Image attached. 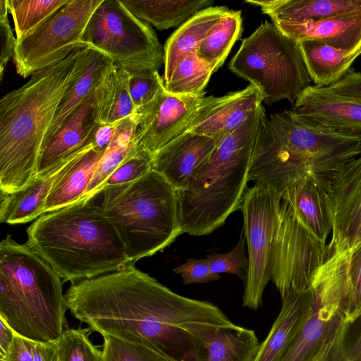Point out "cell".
<instances>
[{
    "mask_svg": "<svg viewBox=\"0 0 361 361\" xmlns=\"http://www.w3.org/2000/svg\"><path fill=\"white\" fill-rule=\"evenodd\" d=\"M65 297L89 329L176 361H197L200 345L231 324L217 306L174 293L134 264L72 283Z\"/></svg>",
    "mask_w": 361,
    "mask_h": 361,
    "instance_id": "obj_1",
    "label": "cell"
},
{
    "mask_svg": "<svg viewBox=\"0 0 361 361\" xmlns=\"http://www.w3.org/2000/svg\"><path fill=\"white\" fill-rule=\"evenodd\" d=\"M85 44L34 73L0 100V190L11 193L36 177L39 154L57 109L84 64Z\"/></svg>",
    "mask_w": 361,
    "mask_h": 361,
    "instance_id": "obj_2",
    "label": "cell"
},
{
    "mask_svg": "<svg viewBox=\"0 0 361 361\" xmlns=\"http://www.w3.org/2000/svg\"><path fill=\"white\" fill-rule=\"evenodd\" d=\"M360 156L361 133L337 131L286 110L266 118L248 180L281 195L305 179H329Z\"/></svg>",
    "mask_w": 361,
    "mask_h": 361,
    "instance_id": "obj_3",
    "label": "cell"
},
{
    "mask_svg": "<svg viewBox=\"0 0 361 361\" xmlns=\"http://www.w3.org/2000/svg\"><path fill=\"white\" fill-rule=\"evenodd\" d=\"M25 244L72 283L133 264L115 227L94 197L45 213L27 229Z\"/></svg>",
    "mask_w": 361,
    "mask_h": 361,
    "instance_id": "obj_4",
    "label": "cell"
},
{
    "mask_svg": "<svg viewBox=\"0 0 361 361\" xmlns=\"http://www.w3.org/2000/svg\"><path fill=\"white\" fill-rule=\"evenodd\" d=\"M267 117L260 105L216 145L187 185L177 191L183 233L207 235L240 209L255 143Z\"/></svg>",
    "mask_w": 361,
    "mask_h": 361,
    "instance_id": "obj_5",
    "label": "cell"
},
{
    "mask_svg": "<svg viewBox=\"0 0 361 361\" xmlns=\"http://www.w3.org/2000/svg\"><path fill=\"white\" fill-rule=\"evenodd\" d=\"M61 279L29 246L8 235L0 243V318L31 341H58L68 310Z\"/></svg>",
    "mask_w": 361,
    "mask_h": 361,
    "instance_id": "obj_6",
    "label": "cell"
},
{
    "mask_svg": "<svg viewBox=\"0 0 361 361\" xmlns=\"http://www.w3.org/2000/svg\"><path fill=\"white\" fill-rule=\"evenodd\" d=\"M99 193V205L133 264L163 250L183 233L177 190L154 170L133 182L104 188Z\"/></svg>",
    "mask_w": 361,
    "mask_h": 361,
    "instance_id": "obj_7",
    "label": "cell"
},
{
    "mask_svg": "<svg viewBox=\"0 0 361 361\" xmlns=\"http://www.w3.org/2000/svg\"><path fill=\"white\" fill-rule=\"evenodd\" d=\"M228 67L256 87L267 104L283 99L294 104L311 85L298 42L273 22L262 23L243 40Z\"/></svg>",
    "mask_w": 361,
    "mask_h": 361,
    "instance_id": "obj_8",
    "label": "cell"
},
{
    "mask_svg": "<svg viewBox=\"0 0 361 361\" xmlns=\"http://www.w3.org/2000/svg\"><path fill=\"white\" fill-rule=\"evenodd\" d=\"M82 43L129 72L158 71L164 64V47L151 25L120 0H102L88 21Z\"/></svg>",
    "mask_w": 361,
    "mask_h": 361,
    "instance_id": "obj_9",
    "label": "cell"
},
{
    "mask_svg": "<svg viewBox=\"0 0 361 361\" xmlns=\"http://www.w3.org/2000/svg\"><path fill=\"white\" fill-rule=\"evenodd\" d=\"M102 0H71L49 18L16 39L13 63L23 78L66 58L82 43L86 26Z\"/></svg>",
    "mask_w": 361,
    "mask_h": 361,
    "instance_id": "obj_10",
    "label": "cell"
},
{
    "mask_svg": "<svg viewBox=\"0 0 361 361\" xmlns=\"http://www.w3.org/2000/svg\"><path fill=\"white\" fill-rule=\"evenodd\" d=\"M330 256L328 245L281 199L272 255V281L281 298L290 290L309 288L314 273Z\"/></svg>",
    "mask_w": 361,
    "mask_h": 361,
    "instance_id": "obj_11",
    "label": "cell"
},
{
    "mask_svg": "<svg viewBox=\"0 0 361 361\" xmlns=\"http://www.w3.org/2000/svg\"><path fill=\"white\" fill-rule=\"evenodd\" d=\"M281 202L279 192L253 185L245 191L240 208L249 261L243 302L250 309L262 305L264 290L272 280V255Z\"/></svg>",
    "mask_w": 361,
    "mask_h": 361,
    "instance_id": "obj_12",
    "label": "cell"
},
{
    "mask_svg": "<svg viewBox=\"0 0 361 361\" xmlns=\"http://www.w3.org/2000/svg\"><path fill=\"white\" fill-rule=\"evenodd\" d=\"M204 95H175L164 88L152 102L135 113L133 140L136 146L153 157L185 130Z\"/></svg>",
    "mask_w": 361,
    "mask_h": 361,
    "instance_id": "obj_13",
    "label": "cell"
},
{
    "mask_svg": "<svg viewBox=\"0 0 361 361\" xmlns=\"http://www.w3.org/2000/svg\"><path fill=\"white\" fill-rule=\"evenodd\" d=\"M327 195L331 255L350 250L361 243V156L328 180Z\"/></svg>",
    "mask_w": 361,
    "mask_h": 361,
    "instance_id": "obj_14",
    "label": "cell"
},
{
    "mask_svg": "<svg viewBox=\"0 0 361 361\" xmlns=\"http://www.w3.org/2000/svg\"><path fill=\"white\" fill-rule=\"evenodd\" d=\"M346 325L345 315L338 304L312 291L309 315L281 361H334Z\"/></svg>",
    "mask_w": 361,
    "mask_h": 361,
    "instance_id": "obj_15",
    "label": "cell"
},
{
    "mask_svg": "<svg viewBox=\"0 0 361 361\" xmlns=\"http://www.w3.org/2000/svg\"><path fill=\"white\" fill-rule=\"evenodd\" d=\"M262 102L260 92L252 85L221 97H204L183 132L212 137L218 145L238 129Z\"/></svg>",
    "mask_w": 361,
    "mask_h": 361,
    "instance_id": "obj_16",
    "label": "cell"
},
{
    "mask_svg": "<svg viewBox=\"0 0 361 361\" xmlns=\"http://www.w3.org/2000/svg\"><path fill=\"white\" fill-rule=\"evenodd\" d=\"M310 287L338 302L346 322L361 316V243L333 253L314 273Z\"/></svg>",
    "mask_w": 361,
    "mask_h": 361,
    "instance_id": "obj_17",
    "label": "cell"
},
{
    "mask_svg": "<svg viewBox=\"0 0 361 361\" xmlns=\"http://www.w3.org/2000/svg\"><path fill=\"white\" fill-rule=\"evenodd\" d=\"M216 145L212 137L183 132L153 155L151 169L161 174L177 191L183 190Z\"/></svg>",
    "mask_w": 361,
    "mask_h": 361,
    "instance_id": "obj_18",
    "label": "cell"
},
{
    "mask_svg": "<svg viewBox=\"0 0 361 361\" xmlns=\"http://www.w3.org/2000/svg\"><path fill=\"white\" fill-rule=\"evenodd\" d=\"M291 111L329 128L361 133V99L310 85L298 97Z\"/></svg>",
    "mask_w": 361,
    "mask_h": 361,
    "instance_id": "obj_19",
    "label": "cell"
},
{
    "mask_svg": "<svg viewBox=\"0 0 361 361\" xmlns=\"http://www.w3.org/2000/svg\"><path fill=\"white\" fill-rule=\"evenodd\" d=\"M94 109V94L92 92L69 115L59 131L42 149L36 177L44 176L73 154L92 143L98 125Z\"/></svg>",
    "mask_w": 361,
    "mask_h": 361,
    "instance_id": "obj_20",
    "label": "cell"
},
{
    "mask_svg": "<svg viewBox=\"0 0 361 361\" xmlns=\"http://www.w3.org/2000/svg\"><path fill=\"white\" fill-rule=\"evenodd\" d=\"M281 299V311L266 339L260 344L255 361H281L309 315L312 305L310 288L290 290Z\"/></svg>",
    "mask_w": 361,
    "mask_h": 361,
    "instance_id": "obj_21",
    "label": "cell"
},
{
    "mask_svg": "<svg viewBox=\"0 0 361 361\" xmlns=\"http://www.w3.org/2000/svg\"><path fill=\"white\" fill-rule=\"evenodd\" d=\"M273 23L297 42L317 40L345 51L361 48V11L317 21Z\"/></svg>",
    "mask_w": 361,
    "mask_h": 361,
    "instance_id": "obj_22",
    "label": "cell"
},
{
    "mask_svg": "<svg viewBox=\"0 0 361 361\" xmlns=\"http://www.w3.org/2000/svg\"><path fill=\"white\" fill-rule=\"evenodd\" d=\"M104 152L91 143L73 154L54 180L46 202L45 213L83 199Z\"/></svg>",
    "mask_w": 361,
    "mask_h": 361,
    "instance_id": "obj_23",
    "label": "cell"
},
{
    "mask_svg": "<svg viewBox=\"0 0 361 361\" xmlns=\"http://www.w3.org/2000/svg\"><path fill=\"white\" fill-rule=\"evenodd\" d=\"M328 180L305 179L292 185L281 194V199L296 209L314 235L324 244L332 231L327 195Z\"/></svg>",
    "mask_w": 361,
    "mask_h": 361,
    "instance_id": "obj_24",
    "label": "cell"
},
{
    "mask_svg": "<svg viewBox=\"0 0 361 361\" xmlns=\"http://www.w3.org/2000/svg\"><path fill=\"white\" fill-rule=\"evenodd\" d=\"M272 22L317 21L361 11V0H246Z\"/></svg>",
    "mask_w": 361,
    "mask_h": 361,
    "instance_id": "obj_25",
    "label": "cell"
},
{
    "mask_svg": "<svg viewBox=\"0 0 361 361\" xmlns=\"http://www.w3.org/2000/svg\"><path fill=\"white\" fill-rule=\"evenodd\" d=\"M230 10L211 6L191 17L173 32L164 45V80H168L177 65L197 51L201 42Z\"/></svg>",
    "mask_w": 361,
    "mask_h": 361,
    "instance_id": "obj_26",
    "label": "cell"
},
{
    "mask_svg": "<svg viewBox=\"0 0 361 361\" xmlns=\"http://www.w3.org/2000/svg\"><path fill=\"white\" fill-rule=\"evenodd\" d=\"M71 156L44 176L36 177L25 188L11 193L1 192L0 221L24 224L45 214L46 202L52 185Z\"/></svg>",
    "mask_w": 361,
    "mask_h": 361,
    "instance_id": "obj_27",
    "label": "cell"
},
{
    "mask_svg": "<svg viewBox=\"0 0 361 361\" xmlns=\"http://www.w3.org/2000/svg\"><path fill=\"white\" fill-rule=\"evenodd\" d=\"M298 44L309 77L319 87L342 79L361 54V48L345 51L317 40H304Z\"/></svg>",
    "mask_w": 361,
    "mask_h": 361,
    "instance_id": "obj_28",
    "label": "cell"
},
{
    "mask_svg": "<svg viewBox=\"0 0 361 361\" xmlns=\"http://www.w3.org/2000/svg\"><path fill=\"white\" fill-rule=\"evenodd\" d=\"M129 71L113 63L94 91L98 124H115L135 114L128 87Z\"/></svg>",
    "mask_w": 361,
    "mask_h": 361,
    "instance_id": "obj_29",
    "label": "cell"
},
{
    "mask_svg": "<svg viewBox=\"0 0 361 361\" xmlns=\"http://www.w3.org/2000/svg\"><path fill=\"white\" fill-rule=\"evenodd\" d=\"M83 58V68L62 99L42 148L59 131L69 115L94 92L107 69L114 63L104 53L87 45L85 47Z\"/></svg>",
    "mask_w": 361,
    "mask_h": 361,
    "instance_id": "obj_30",
    "label": "cell"
},
{
    "mask_svg": "<svg viewBox=\"0 0 361 361\" xmlns=\"http://www.w3.org/2000/svg\"><path fill=\"white\" fill-rule=\"evenodd\" d=\"M135 16L158 30L182 25L200 11L212 6L211 0H120Z\"/></svg>",
    "mask_w": 361,
    "mask_h": 361,
    "instance_id": "obj_31",
    "label": "cell"
},
{
    "mask_svg": "<svg viewBox=\"0 0 361 361\" xmlns=\"http://www.w3.org/2000/svg\"><path fill=\"white\" fill-rule=\"evenodd\" d=\"M259 346L253 330L235 325L204 341L199 348L197 361H255Z\"/></svg>",
    "mask_w": 361,
    "mask_h": 361,
    "instance_id": "obj_32",
    "label": "cell"
},
{
    "mask_svg": "<svg viewBox=\"0 0 361 361\" xmlns=\"http://www.w3.org/2000/svg\"><path fill=\"white\" fill-rule=\"evenodd\" d=\"M135 126V114L118 123L111 144L96 167L84 198L96 197L108 177L126 158L135 144L133 138Z\"/></svg>",
    "mask_w": 361,
    "mask_h": 361,
    "instance_id": "obj_33",
    "label": "cell"
},
{
    "mask_svg": "<svg viewBox=\"0 0 361 361\" xmlns=\"http://www.w3.org/2000/svg\"><path fill=\"white\" fill-rule=\"evenodd\" d=\"M241 33V12L230 10L201 42L197 55L208 63L214 73L224 63Z\"/></svg>",
    "mask_w": 361,
    "mask_h": 361,
    "instance_id": "obj_34",
    "label": "cell"
},
{
    "mask_svg": "<svg viewBox=\"0 0 361 361\" xmlns=\"http://www.w3.org/2000/svg\"><path fill=\"white\" fill-rule=\"evenodd\" d=\"M212 67L192 53L175 68L169 79L164 82L166 90L180 96H197L204 94L212 73Z\"/></svg>",
    "mask_w": 361,
    "mask_h": 361,
    "instance_id": "obj_35",
    "label": "cell"
},
{
    "mask_svg": "<svg viewBox=\"0 0 361 361\" xmlns=\"http://www.w3.org/2000/svg\"><path fill=\"white\" fill-rule=\"evenodd\" d=\"M71 0H6L16 39L44 23Z\"/></svg>",
    "mask_w": 361,
    "mask_h": 361,
    "instance_id": "obj_36",
    "label": "cell"
},
{
    "mask_svg": "<svg viewBox=\"0 0 361 361\" xmlns=\"http://www.w3.org/2000/svg\"><path fill=\"white\" fill-rule=\"evenodd\" d=\"M89 329H66L57 341L61 361H103L102 350L88 338Z\"/></svg>",
    "mask_w": 361,
    "mask_h": 361,
    "instance_id": "obj_37",
    "label": "cell"
},
{
    "mask_svg": "<svg viewBox=\"0 0 361 361\" xmlns=\"http://www.w3.org/2000/svg\"><path fill=\"white\" fill-rule=\"evenodd\" d=\"M103 361H176L146 346L104 337Z\"/></svg>",
    "mask_w": 361,
    "mask_h": 361,
    "instance_id": "obj_38",
    "label": "cell"
},
{
    "mask_svg": "<svg viewBox=\"0 0 361 361\" xmlns=\"http://www.w3.org/2000/svg\"><path fill=\"white\" fill-rule=\"evenodd\" d=\"M152 159V156L149 153L134 144L126 158L104 183L100 192L109 186L125 184L139 179L151 170Z\"/></svg>",
    "mask_w": 361,
    "mask_h": 361,
    "instance_id": "obj_39",
    "label": "cell"
},
{
    "mask_svg": "<svg viewBox=\"0 0 361 361\" xmlns=\"http://www.w3.org/2000/svg\"><path fill=\"white\" fill-rule=\"evenodd\" d=\"M128 87L136 113L152 102L165 86L158 71L148 70L129 72Z\"/></svg>",
    "mask_w": 361,
    "mask_h": 361,
    "instance_id": "obj_40",
    "label": "cell"
},
{
    "mask_svg": "<svg viewBox=\"0 0 361 361\" xmlns=\"http://www.w3.org/2000/svg\"><path fill=\"white\" fill-rule=\"evenodd\" d=\"M245 243L246 239L243 231L238 243L231 251L208 255L207 259L211 271L216 274H234L245 283L249 267Z\"/></svg>",
    "mask_w": 361,
    "mask_h": 361,
    "instance_id": "obj_41",
    "label": "cell"
},
{
    "mask_svg": "<svg viewBox=\"0 0 361 361\" xmlns=\"http://www.w3.org/2000/svg\"><path fill=\"white\" fill-rule=\"evenodd\" d=\"M176 274L180 275L185 285L203 283L216 281L219 274H214L206 259L190 258L173 269Z\"/></svg>",
    "mask_w": 361,
    "mask_h": 361,
    "instance_id": "obj_42",
    "label": "cell"
},
{
    "mask_svg": "<svg viewBox=\"0 0 361 361\" xmlns=\"http://www.w3.org/2000/svg\"><path fill=\"white\" fill-rule=\"evenodd\" d=\"M9 12L6 0H0V35H1V54H0V80H3L5 68L13 57L16 37L11 26L8 17Z\"/></svg>",
    "mask_w": 361,
    "mask_h": 361,
    "instance_id": "obj_43",
    "label": "cell"
},
{
    "mask_svg": "<svg viewBox=\"0 0 361 361\" xmlns=\"http://www.w3.org/2000/svg\"><path fill=\"white\" fill-rule=\"evenodd\" d=\"M35 341L15 333L13 341L0 361H34Z\"/></svg>",
    "mask_w": 361,
    "mask_h": 361,
    "instance_id": "obj_44",
    "label": "cell"
},
{
    "mask_svg": "<svg viewBox=\"0 0 361 361\" xmlns=\"http://www.w3.org/2000/svg\"><path fill=\"white\" fill-rule=\"evenodd\" d=\"M326 88L337 94L361 99V73L351 68L342 79Z\"/></svg>",
    "mask_w": 361,
    "mask_h": 361,
    "instance_id": "obj_45",
    "label": "cell"
},
{
    "mask_svg": "<svg viewBox=\"0 0 361 361\" xmlns=\"http://www.w3.org/2000/svg\"><path fill=\"white\" fill-rule=\"evenodd\" d=\"M355 320L360 321L353 322L357 323L355 335L342 342L336 361H361V316Z\"/></svg>",
    "mask_w": 361,
    "mask_h": 361,
    "instance_id": "obj_46",
    "label": "cell"
},
{
    "mask_svg": "<svg viewBox=\"0 0 361 361\" xmlns=\"http://www.w3.org/2000/svg\"><path fill=\"white\" fill-rule=\"evenodd\" d=\"M118 123L97 125L92 139V143L96 149L106 152L114 137Z\"/></svg>",
    "mask_w": 361,
    "mask_h": 361,
    "instance_id": "obj_47",
    "label": "cell"
},
{
    "mask_svg": "<svg viewBox=\"0 0 361 361\" xmlns=\"http://www.w3.org/2000/svg\"><path fill=\"white\" fill-rule=\"evenodd\" d=\"M34 361H61L58 343L35 342L34 345Z\"/></svg>",
    "mask_w": 361,
    "mask_h": 361,
    "instance_id": "obj_48",
    "label": "cell"
},
{
    "mask_svg": "<svg viewBox=\"0 0 361 361\" xmlns=\"http://www.w3.org/2000/svg\"><path fill=\"white\" fill-rule=\"evenodd\" d=\"M0 358L6 354L8 348L11 344L15 332L14 331L0 318Z\"/></svg>",
    "mask_w": 361,
    "mask_h": 361,
    "instance_id": "obj_49",
    "label": "cell"
}]
</instances>
